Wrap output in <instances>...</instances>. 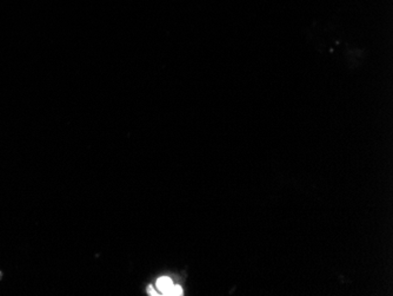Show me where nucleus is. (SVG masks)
I'll return each instance as SVG.
<instances>
[{"label": "nucleus", "instance_id": "nucleus-3", "mask_svg": "<svg viewBox=\"0 0 393 296\" xmlns=\"http://www.w3.org/2000/svg\"><path fill=\"white\" fill-rule=\"evenodd\" d=\"M147 292L150 293V295H158V293H157L152 287H149V289H147Z\"/></svg>", "mask_w": 393, "mask_h": 296}, {"label": "nucleus", "instance_id": "nucleus-2", "mask_svg": "<svg viewBox=\"0 0 393 296\" xmlns=\"http://www.w3.org/2000/svg\"><path fill=\"white\" fill-rule=\"evenodd\" d=\"M170 295H175V296H178V295H183V289L179 287V286H173L172 291H171V294Z\"/></svg>", "mask_w": 393, "mask_h": 296}, {"label": "nucleus", "instance_id": "nucleus-1", "mask_svg": "<svg viewBox=\"0 0 393 296\" xmlns=\"http://www.w3.org/2000/svg\"><path fill=\"white\" fill-rule=\"evenodd\" d=\"M173 282L172 280L168 278V276H164V278H160L158 281H157V288L160 293H163L164 295H170L171 294V291L173 288Z\"/></svg>", "mask_w": 393, "mask_h": 296}]
</instances>
